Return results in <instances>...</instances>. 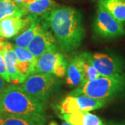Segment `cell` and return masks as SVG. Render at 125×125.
Returning a JSON list of instances; mask_svg holds the SVG:
<instances>
[{"instance_id": "cell-1", "label": "cell", "mask_w": 125, "mask_h": 125, "mask_svg": "<svg viewBox=\"0 0 125 125\" xmlns=\"http://www.w3.org/2000/svg\"><path fill=\"white\" fill-rule=\"evenodd\" d=\"M42 27L50 28L61 48L70 52L79 48L85 36L81 15L71 7L55 8L42 16Z\"/></svg>"}, {"instance_id": "cell-2", "label": "cell", "mask_w": 125, "mask_h": 125, "mask_svg": "<svg viewBox=\"0 0 125 125\" xmlns=\"http://www.w3.org/2000/svg\"><path fill=\"white\" fill-rule=\"evenodd\" d=\"M0 111L5 114L26 115L45 121L43 103L15 85L6 87L0 93Z\"/></svg>"}, {"instance_id": "cell-3", "label": "cell", "mask_w": 125, "mask_h": 125, "mask_svg": "<svg viewBox=\"0 0 125 125\" xmlns=\"http://www.w3.org/2000/svg\"><path fill=\"white\" fill-rule=\"evenodd\" d=\"M125 90V76H99L87 81L72 91L71 95L83 94L90 97L108 100L115 97Z\"/></svg>"}, {"instance_id": "cell-4", "label": "cell", "mask_w": 125, "mask_h": 125, "mask_svg": "<svg viewBox=\"0 0 125 125\" xmlns=\"http://www.w3.org/2000/svg\"><path fill=\"white\" fill-rule=\"evenodd\" d=\"M56 79L52 74L35 73L29 76L20 88L28 94L45 102L53 90Z\"/></svg>"}, {"instance_id": "cell-5", "label": "cell", "mask_w": 125, "mask_h": 125, "mask_svg": "<svg viewBox=\"0 0 125 125\" xmlns=\"http://www.w3.org/2000/svg\"><path fill=\"white\" fill-rule=\"evenodd\" d=\"M93 27L94 32L104 38H115L125 34L122 24L99 5Z\"/></svg>"}, {"instance_id": "cell-6", "label": "cell", "mask_w": 125, "mask_h": 125, "mask_svg": "<svg viewBox=\"0 0 125 125\" xmlns=\"http://www.w3.org/2000/svg\"><path fill=\"white\" fill-rule=\"evenodd\" d=\"M93 66L100 76L124 77V65L120 59L106 54L97 53L91 55Z\"/></svg>"}, {"instance_id": "cell-7", "label": "cell", "mask_w": 125, "mask_h": 125, "mask_svg": "<svg viewBox=\"0 0 125 125\" xmlns=\"http://www.w3.org/2000/svg\"><path fill=\"white\" fill-rule=\"evenodd\" d=\"M56 39L52 32L42 27L28 45L27 49L35 58H38L47 52L56 51Z\"/></svg>"}, {"instance_id": "cell-8", "label": "cell", "mask_w": 125, "mask_h": 125, "mask_svg": "<svg viewBox=\"0 0 125 125\" xmlns=\"http://www.w3.org/2000/svg\"><path fill=\"white\" fill-rule=\"evenodd\" d=\"M32 17L9 16L0 20V38H11L31 24Z\"/></svg>"}, {"instance_id": "cell-9", "label": "cell", "mask_w": 125, "mask_h": 125, "mask_svg": "<svg viewBox=\"0 0 125 125\" xmlns=\"http://www.w3.org/2000/svg\"><path fill=\"white\" fill-rule=\"evenodd\" d=\"M57 6L54 0H33L29 3L22 5L20 7L31 16H42L55 9Z\"/></svg>"}, {"instance_id": "cell-10", "label": "cell", "mask_w": 125, "mask_h": 125, "mask_svg": "<svg viewBox=\"0 0 125 125\" xmlns=\"http://www.w3.org/2000/svg\"><path fill=\"white\" fill-rule=\"evenodd\" d=\"M4 56L6 66V69L9 73L10 82H13L14 83H22L20 74L16 67L18 58L14 52L13 45L12 44L9 42L6 43Z\"/></svg>"}, {"instance_id": "cell-11", "label": "cell", "mask_w": 125, "mask_h": 125, "mask_svg": "<svg viewBox=\"0 0 125 125\" xmlns=\"http://www.w3.org/2000/svg\"><path fill=\"white\" fill-rule=\"evenodd\" d=\"M57 52L49 51L40 56L36 59L34 73L53 74L57 58Z\"/></svg>"}, {"instance_id": "cell-12", "label": "cell", "mask_w": 125, "mask_h": 125, "mask_svg": "<svg viewBox=\"0 0 125 125\" xmlns=\"http://www.w3.org/2000/svg\"><path fill=\"white\" fill-rule=\"evenodd\" d=\"M76 58L79 61L80 65L81 72H82V76H83V83L87 81L94 80L99 76L100 74L97 71L95 67L93 65L91 61V54L89 53H82L80 55L77 56Z\"/></svg>"}, {"instance_id": "cell-13", "label": "cell", "mask_w": 125, "mask_h": 125, "mask_svg": "<svg viewBox=\"0 0 125 125\" xmlns=\"http://www.w3.org/2000/svg\"><path fill=\"white\" fill-rule=\"evenodd\" d=\"M31 17H32V20L29 27L25 31H23L21 34L18 35L15 38V46L27 48L28 45H29L33 37L36 36V33L42 27V25L40 23V20H38V17L36 16H31Z\"/></svg>"}, {"instance_id": "cell-14", "label": "cell", "mask_w": 125, "mask_h": 125, "mask_svg": "<svg viewBox=\"0 0 125 125\" xmlns=\"http://www.w3.org/2000/svg\"><path fill=\"white\" fill-rule=\"evenodd\" d=\"M99 5L117 21L125 23V0H99Z\"/></svg>"}, {"instance_id": "cell-15", "label": "cell", "mask_w": 125, "mask_h": 125, "mask_svg": "<svg viewBox=\"0 0 125 125\" xmlns=\"http://www.w3.org/2000/svg\"><path fill=\"white\" fill-rule=\"evenodd\" d=\"M76 97V102L79 105V110L81 111L88 112L104 107L107 103V100L99 99L90 97L83 94L74 95Z\"/></svg>"}, {"instance_id": "cell-16", "label": "cell", "mask_w": 125, "mask_h": 125, "mask_svg": "<svg viewBox=\"0 0 125 125\" xmlns=\"http://www.w3.org/2000/svg\"><path fill=\"white\" fill-rule=\"evenodd\" d=\"M67 83L70 87H79L83 83L82 72L76 56L72 60L67 67Z\"/></svg>"}, {"instance_id": "cell-17", "label": "cell", "mask_w": 125, "mask_h": 125, "mask_svg": "<svg viewBox=\"0 0 125 125\" xmlns=\"http://www.w3.org/2000/svg\"><path fill=\"white\" fill-rule=\"evenodd\" d=\"M26 15V12L13 0H0V20L9 16L23 17Z\"/></svg>"}, {"instance_id": "cell-18", "label": "cell", "mask_w": 125, "mask_h": 125, "mask_svg": "<svg viewBox=\"0 0 125 125\" xmlns=\"http://www.w3.org/2000/svg\"><path fill=\"white\" fill-rule=\"evenodd\" d=\"M42 123H44V122L34 117L4 113V118L1 125H38Z\"/></svg>"}, {"instance_id": "cell-19", "label": "cell", "mask_w": 125, "mask_h": 125, "mask_svg": "<svg viewBox=\"0 0 125 125\" xmlns=\"http://www.w3.org/2000/svg\"><path fill=\"white\" fill-rule=\"evenodd\" d=\"M59 110L61 114L72 113L80 111L76 102V97L71 94L66 97L61 103L59 106Z\"/></svg>"}, {"instance_id": "cell-20", "label": "cell", "mask_w": 125, "mask_h": 125, "mask_svg": "<svg viewBox=\"0 0 125 125\" xmlns=\"http://www.w3.org/2000/svg\"><path fill=\"white\" fill-rule=\"evenodd\" d=\"M67 72V61L64 56L62 54L58 52L56 62L55 64L54 69V73L56 76L62 78L65 75Z\"/></svg>"}, {"instance_id": "cell-21", "label": "cell", "mask_w": 125, "mask_h": 125, "mask_svg": "<svg viewBox=\"0 0 125 125\" xmlns=\"http://www.w3.org/2000/svg\"><path fill=\"white\" fill-rule=\"evenodd\" d=\"M13 49L19 61L36 62L37 58L34 57V56L31 54V52L27 48L20 47L14 45Z\"/></svg>"}, {"instance_id": "cell-22", "label": "cell", "mask_w": 125, "mask_h": 125, "mask_svg": "<svg viewBox=\"0 0 125 125\" xmlns=\"http://www.w3.org/2000/svg\"><path fill=\"white\" fill-rule=\"evenodd\" d=\"M83 125H106V124L98 116L89 112H85Z\"/></svg>"}, {"instance_id": "cell-23", "label": "cell", "mask_w": 125, "mask_h": 125, "mask_svg": "<svg viewBox=\"0 0 125 125\" xmlns=\"http://www.w3.org/2000/svg\"><path fill=\"white\" fill-rule=\"evenodd\" d=\"M0 76L2 77L6 81L10 82V79L6 66L4 53H1V52H0Z\"/></svg>"}, {"instance_id": "cell-24", "label": "cell", "mask_w": 125, "mask_h": 125, "mask_svg": "<svg viewBox=\"0 0 125 125\" xmlns=\"http://www.w3.org/2000/svg\"><path fill=\"white\" fill-rule=\"evenodd\" d=\"M33 0H13V1L18 4L19 6H21L22 5L25 4H27V3H29Z\"/></svg>"}, {"instance_id": "cell-25", "label": "cell", "mask_w": 125, "mask_h": 125, "mask_svg": "<svg viewBox=\"0 0 125 125\" xmlns=\"http://www.w3.org/2000/svg\"><path fill=\"white\" fill-rule=\"evenodd\" d=\"M6 43H7V42H4L3 40H0V52L1 53H4V54Z\"/></svg>"}, {"instance_id": "cell-26", "label": "cell", "mask_w": 125, "mask_h": 125, "mask_svg": "<svg viewBox=\"0 0 125 125\" xmlns=\"http://www.w3.org/2000/svg\"><path fill=\"white\" fill-rule=\"evenodd\" d=\"M6 81L0 76V93L2 92V90L5 88V85H6V83H5Z\"/></svg>"}, {"instance_id": "cell-27", "label": "cell", "mask_w": 125, "mask_h": 125, "mask_svg": "<svg viewBox=\"0 0 125 125\" xmlns=\"http://www.w3.org/2000/svg\"><path fill=\"white\" fill-rule=\"evenodd\" d=\"M4 118V113L0 111V125H1Z\"/></svg>"}, {"instance_id": "cell-28", "label": "cell", "mask_w": 125, "mask_h": 125, "mask_svg": "<svg viewBox=\"0 0 125 125\" xmlns=\"http://www.w3.org/2000/svg\"><path fill=\"white\" fill-rule=\"evenodd\" d=\"M61 125H72L71 124H70V123H68L67 122H64V123H62Z\"/></svg>"}, {"instance_id": "cell-29", "label": "cell", "mask_w": 125, "mask_h": 125, "mask_svg": "<svg viewBox=\"0 0 125 125\" xmlns=\"http://www.w3.org/2000/svg\"><path fill=\"white\" fill-rule=\"evenodd\" d=\"M44 125V124H43V123H42V124H39V125Z\"/></svg>"}]
</instances>
